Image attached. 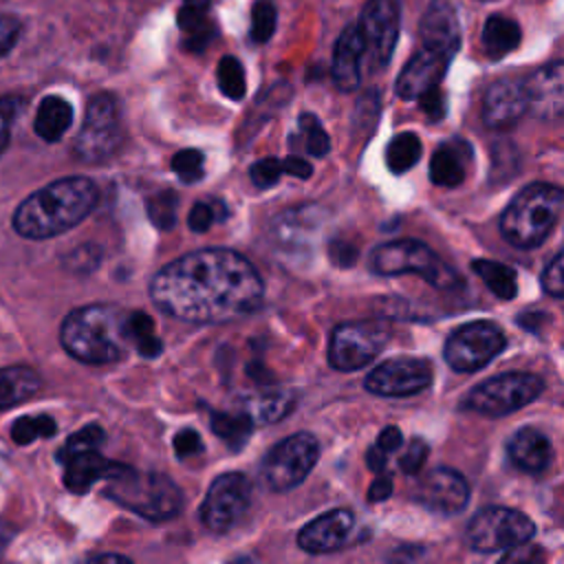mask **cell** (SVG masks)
Instances as JSON below:
<instances>
[{"label": "cell", "instance_id": "6da1fadb", "mask_svg": "<svg viewBox=\"0 0 564 564\" xmlns=\"http://www.w3.org/2000/svg\"><path fill=\"white\" fill-rule=\"evenodd\" d=\"M264 284L253 264L234 249L209 247L185 253L150 282L154 306L181 322L223 324L253 313Z\"/></svg>", "mask_w": 564, "mask_h": 564}, {"label": "cell", "instance_id": "7a4b0ae2", "mask_svg": "<svg viewBox=\"0 0 564 564\" xmlns=\"http://www.w3.org/2000/svg\"><path fill=\"white\" fill-rule=\"evenodd\" d=\"M97 198V185L88 176L57 178L20 203L13 214V229L29 240L59 236L79 225Z\"/></svg>", "mask_w": 564, "mask_h": 564}, {"label": "cell", "instance_id": "3957f363", "mask_svg": "<svg viewBox=\"0 0 564 564\" xmlns=\"http://www.w3.org/2000/svg\"><path fill=\"white\" fill-rule=\"evenodd\" d=\"M128 313L130 311L117 304L79 306L62 322L59 341L64 350L82 364H115L132 348Z\"/></svg>", "mask_w": 564, "mask_h": 564}, {"label": "cell", "instance_id": "277c9868", "mask_svg": "<svg viewBox=\"0 0 564 564\" xmlns=\"http://www.w3.org/2000/svg\"><path fill=\"white\" fill-rule=\"evenodd\" d=\"M564 209V189L551 183H531L507 205L500 234L518 249H535L551 234Z\"/></svg>", "mask_w": 564, "mask_h": 564}, {"label": "cell", "instance_id": "5b68a950", "mask_svg": "<svg viewBox=\"0 0 564 564\" xmlns=\"http://www.w3.org/2000/svg\"><path fill=\"white\" fill-rule=\"evenodd\" d=\"M106 496L152 522L170 520L183 507V494L172 478L159 471H137L128 465L110 478Z\"/></svg>", "mask_w": 564, "mask_h": 564}, {"label": "cell", "instance_id": "8992f818", "mask_svg": "<svg viewBox=\"0 0 564 564\" xmlns=\"http://www.w3.org/2000/svg\"><path fill=\"white\" fill-rule=\"evenodd\" d=\"M370 269L377 275L416 273L436 289H449L458 282L456 273L427 245L410 238L379 245L370 253Z\"/></svg>", "mask_w": 564, "mask_h": 564}, {"label": "cell", "instance_id": "52a82bcc", "mask_svg": "<svg viewBox=\"0 0 564 564\" xmlns=\"http://www.w3.org/2000/svg\"><path fill=\"white\" fill-rule=\"evenodd\" d=\"M319 458V443L308 432H297L273 445L262 465L260 480L269 491L282 494L297 487L315 467Z\"/></svg>", "mask_w": 564, "mask_h": 564}, {"label": "cell", "instance_id": "ba28073f", "mask_svg": "<svg viewBox=\"0 0 564 564\" xmlns=\"http://www.w3.org/2000/svg\"><path fill=\"white\" fill-rule=\"evenodd\" d=\"M544 390V381L531 372H502L496 375L465 397V408L485 416H505L538 399Z\"/></svg>", "mask_w": 564, "mask_h": 564}, {"label": "cell", "instance_id": "9c48e42d", "mask_svg": "<svg viewBox=\"0 0 564 564\" xmlns=\"http://www.w3.org/2000/svg\"><path fill=\"white\" fill-rule=\"evenodd\" d=\"M533 533L535 524L522 511L509 507H487L471 518L465 531V542L478 553L511 551L527 544Z\"/></svg>", "mask_w": 564, "mask_h": 564}, {"label": "cell", "instance_id": "30bf717a", "mask_svg": "<svg viewBox=\"0 0 564 564\" xmlns=\"http://www.w3.org/2000/svg\"><path fill=\"white\" fill-rule=\"evenodd\" d=\"M121 137L119 104L112 95L99 93L86 106L84 123L73 150L82 161H104L119 148Z\"/></svg>", "mask_w": 564, "mask_h": 564}, {"label": "cell", "instance_id": "8fae6325", "mask_svg": "<svg viewBox=\"0 0 564 564\" xmlns=\"http://www.w3.org/2000/svg\"><path fill=\"white\" fill-rule=\"evenodd\" d=\"M507 337L494 322L480 319L458 326L445 341V361L458 372H474L487 366L502 348Z\"/></svg>", "mask_w": 564, "mask_h": 564}, {"label": "cell", "instance_id": "7c38bea8", "mask_svg": "<svg viewBox=\"0 0 564 564\" xmlns=\"http://www.w3.org/2000/svg\"><path fill=\"white\" fill-rule=\"evenodd\" d=\"M386 341L388 330L379 322H344L330 335L328 361L341 372L359 370L381 352Z\"/></svg>", "mask_w": 564, "mask_h": 564}, {"label": "cell", "instance_id": "4fadbf2b", "mask_svg": "<svg viewBox=\"0 0 564 564\" xmlns=\"http://www.w3.org/2000/svg\"><path fill=\"white\" fill-rule=\"evenodd\" d=\"M251 480L240 471L220 474L200 505V520L212 533H227L249 509Z\"/></svg>", "mask_w": 564, "mask_h": 564}, {"label": "cell", "instance_id": "5bb4252c", "mask_svg": "<svg viewBox=\"0 0 564 564\" xmlns=\"http://www.w3.org/2000/svg\"><path fill=\"white\" fill-rule=\"evenodd\" d=\"M357 26L364 37L370 68H383L390 62L399 37V4L394 0H368Z\"/></svg>", "mask_w": 564, "mask_h": 564}, {"label": "cell", "instance_id": "9a60e30c", "mask_svg": "<svg viewBox=\"0 0 564 564\" xmlns=\"http://www.w3.org/2000/svg\"><path fill=\"white\" fill-rule=\"evenodd\" d=\"M364 383L379 397H410L432 383V366L419 357H392L370 370Z\"/></svg>", "mask_w": 564, "mask_h": 564}, {"label": "cell", "instance_id": "2e32d148", "mask_svg": "<svg viewBox=\"0 0 564 564\" xmlns=\"http://www.w3.org/2000/svg\"><path fill=\"white\" fill-rule=\"evenodd\" d=\"M414 500L434 513L454 516L465 509L469 500V487L458 471L449 467H436L425 478H421L414 489Z\"/></svg>", "mask_w": 564, "mask_h": 564}, {"label": "cell", "instance_id": "e0dca14e", "mask_svg": "<svg viewBox=\"0 0 564 564\" xmlns=\"http://www.w3.org/2000/svg\"><path fill=\"white\" fill-rule=\"evenodd\" d=\"M527 110L538 119L564 117V59L538 68L524 79Z\"/></svg>", "mask_w": 564, "mask_h": 564}, {"label": "cell", "instance_id": "ac0fdd59", "mask_svg": "<svg viewBox=\"0 0 564 564\" xmlns=\"http://www.w3.org/2000/svg\"><path fill=\"white\" fill-rule=\"evenodd\" d=\"M449 59H452L449 55H445L436 48L423 46L403 66V70L397 79V95L401 99H421L430 90L438 88V82L443 79Z\"/></svg>", "mask_w": 564, "mask_h": 564}, {"label": "cell", "instance_id": "d6986e66", "mask_svg": "<svg viewBox=\"0 0 564 564\" xmlns=\"http://www.w3.org/2000/svg\"><path fill=\"white\" fill-rule=\"evenodd\" d=\"M352 527L355 516L348 509H333L304 524L297 533V544L306 553H330L348 542Z\"/></svg>", "mask_w": 564, "mask_h": 564}, {"label": "cell", "instance_id": "ffe728a7", "mask_svg": "<svg viewBox=\"0 0 564 564\" xmlns=\"http://www.w3.org/2000/svg\"><path fill=\"white\" fill-rule=\"evenodd\" d=\"M527 112L524 82L498 79L491 84L482 99V121L494 130H507L518 123Z\"/></svg>", "mask_w": 564, "mask_h": 564}, {"label": "cell", "instance_id": "44dd1931", "mask_svg": "<svg viewBox=\"0 0 564 564\" xmlns=\"http://www.w3.org/2000/svg\"><path fill=\"white\" fill-rule=\"evenodd\" d=\"M366 59V46L364 37L357 24H348L333 48V66L330 75L339 90L350 93L361 82V62Z\"/></svg>", "mask_w": 564, "mask_h": 564}, {"label": "cell", "instance_id": "7402d4cb", "mask_svg": "<svg viewBox=\"0 0 564 564\" xmlns=\"http://www.w3.org/2000/svg\"><path fill=\"white\" fill-rule=\"evenodd\" d=\"M423 46L436 48L449 57L460 46V26L454 7L447 0H432L421 18Z\"/></svg>", "mask_w": 564, "mask_h": 564}, {"label": "cell", "instance_id": "603a6c76", "mask_svg": "<svg viewBox=\"0 0 564 564\" xmlns=\"http://www.w3.org/2000/svg\"><path fill=\"white\" fill-rule=\"evenodd\" d=\"M64 463V485L73 494H86L97 480L112 478L123 469V463H110L97 449H84L68 456Z\"/></svg>", "mask_w": 564, "mask_h": 564}, {"label": "cell", "instance_id": "cb8c5ba5", "mask_svg": "<svg viewBox=\"0 0 564 564\" xmlns=\"http://www.w3.org/2000/svg\"><path fill=\"white\" fill-rule=\"evenodd\" d=\"M474 159V150L465 139H447L443 141L430 161V178L441 187H456L465 181L469 165Z\"/></svg>", "mask_w": 564, "mask_h": 564}, {"label": "cell", "instance_id": "d4e9b609", "mask_svg": "<svg viewBox=\"0 0 564 564\" xmlns=\"http://www.w3.org/2000/svg\"><path fill=\"white\" fill-rule=\"evenodd\" d=\"M295 403V394L284 388H264L236 399L234 410L245 412L253 425H269L284 419Z\"/></svg>", "mask_w": 564, "mask_h": 564}, {"label": "cell", "instance_id": "484cf974", "mask_svg": "<svg viewBox=\"0 0 564 564\" xmlns=\"http://www.w3.org/2000/svg\"><path fill=\"white\" fill-rule=\"evenodd\" d=\"M509 458L518 469L527 474H540L551 465V441L535 427H520L509 438Z\"/></svg>", "mask_w": 564, "mask_h": 564}, {"label": "cell", "instance_id": "4316f807", "mask_svg": "<svg viewBox=\"0 0 564 564\" xmlns=\"http://www.w3.org/2000/svg\"><path fill=\"white\" fill-rule=\"evenodd\" d=\"M176 22L183 33V46L187 51H203L216 37L212 0H183Z\"/></svg>", "mask_w": 564, "mask_h": 564}, {"label": "cell", "instance_id": "83f0119b", "mask_svg": "<svg viewBox=\"0 0 564 564\" xmlns=\"http://www.w3.org/2000/svg\"><path fill=\"white\" fill-rule=\"evenodd\" d=\"M70 123H73V106L59 95H48L37 106L33 130L42 141L55 143L66 134Z\"/></svg>", "mask_w": 564, "mask_h": 564}, {"label": "cell", "instance_id": "f1b7e54d", "mask_svg": "<svg viewBox=\"0 0 564 564\" xmlns=\"http://www.w3.org/2000/svg\"><path fill=\"white\" fill-rule=\"evenodd\" d=\"M42 379L33 368L11 366L0 370V410L22 403L40 392Z\"/></svg>", "mask_w": 564, "mask_h": 564}, {"label": "cell", "instance_id": "f546056e", "mask_svg": "<svg viewBox=\"0 0 564 564\" xmlns=\"http://www.w3.org/2000/svg\"><path fill=\"white\" fill-rule=\"evenodd\" d=\"M520 44V26L505 15H491L482 29V46L489 57L500 59Z\"/></svg>", "mask_w": 564, "mask_h": 564}, {"label": "cell", "instance_id": "4dcf8cb0", "mask_svg": "<svg viewBox=\"0 0 564 564\" xmlns=\"http://www.w3.org/2000/svg\"><path fill=\"white\" fill-rule=\"evenodd\" d=\"M253 421L240 412V410H231V412H212V430L216 436H220L234 452L245 447V443L249 441L251 432H253Z\"/></svg>", "mask_w": 564, "mask_h": 564}, {"label": "cell", "instance_id": "1f68e13d", "mask_svg": "<svg viewBox=\"0 0 564 564\" xmlns=\"http://www.w3.org/2000/svg\"><path fill=\"white\" fill-rule=\"evenodd\" d=\"M471 269L476 275L482 278L487 289L498 295L500 300H511L518 293V282H516V271L502 262L496 260H474Z\"/></svg>", "mask_w": 564, "mask_h": 564}, {"label": "cell", "instance_id": "d6a6232c", "mask_svg": "<svg viewBox=\"0 0 564 564\" xmlns=\"http://www.w3.org/2000/svg\"><path fill=\"white\" fill-rule=\"evenodd\" d=\"M421 141L414 132H401L392 137L386 148V165L392 174H403L421 159Z\"/></svg>", "mask_w": 564, "mask_h": 564}, {"label": "cell", "instance_id": "836d02e7", "mask_svg": "<svg viewBox=\"0 0 564 564\" xmlns=\"http://www.w3.org/2000/svg\"><path fill=\"white\" fill-rule=\"evenodd\" d=\"M128 330H130V341L132 348L141 357H159L163 350L161 339L154 333V322L150 319L148 313L143 311H130L128 313Z\"/></svg>", "mask_w": 564, "mask_h": 564}, {"label": "cell", "instance_id": "e575fe53", "mask_svg": "<svg viewBox=\"0 0 564 564\" xmlns=\"http://www.w3.org/2000/svg\"><path fill=\"white\" fill-rule=\"evenodd\" d=\"M216 79H218L220 93L227 99L240 101L245 97V93H247V75H245V68H242L238 57H234V55L220 57V62L216 66Z\"/></svg>", "mask_w": 564, "mask_h": 564}, {"label": "cell", "instance_id": "d590c367", "mask_svg": "<svg viewBox=\"0 0 564 564\" xmlns=\"http://www.w3.org/2000/svg\"><path fill=\"white\" fill-rule=\"evenodd\" d=\"M176 209H178V196L172 189H163L145 198L148 218L161 231H167L176 225Z\"/></svg>", "mask_w": 564, "mask_h": 564}, {"label": "cell", "instance_id": "8d00e7d4", "mask_svg": "<svg viewBox=\"0 0 564 564\" xmlns=\"http://www.w3.org/2000/svg\"><path fill=\"white\" fill-rule=\"evenodd\" d=\"M57 432V425L53 421V416L48 414H37V416H20L13 421L11 425V438L18 445H29L35 438H48Z\"/></svg>", "mask_w": 564, "mask_h": 564}, {"label": "cell", "instance_id": "74e56055", "mask_svg": "<svg viewBox=\"0 0 564 564\" xmlns=\"http://www.w3.org/2000/svg\"><path fill=\"white\" fill-rule=\"evenodd\" d=\"M275 22H278L275 4L271 0H258L251 7V29H249L251 40L258 44H264L273 35Z\"/></svg>", "mask_w": 564, "mask_h": 564}, {"label": "cell", "instance_id": "f35d334b", "mask_svg": "<svg viewBox=\"0 0 564 564\" xmlns=\"http://www.w3.org/2000/svg\"><path fill=\"white\" fill-rule=\"evenodd\" d=\"M104 438H106L104 430L97 423H88L86 427H82L79 432H75L66 438V443L57 452V460L62 463L68 456H73L77 452H84V449H97L104 443Z\"/></svg>", "mask_w": 564, "mask_h": 564}, {"label": "cell", "instance_id": "ab89813d", "mask_svg": "<svg viewBox=\"0 0 564 564\" xmlns=\"http://www.w3.org/2000/svg\"><path fill=\"white\" fill-rule=\"evenodd\" d=\"M300 132L304 139V148L308 154L313 156H324L330 150V139L326 134V130L322 128L319 119L311 112L300 115Z\"/></svg>", "mask_w": 564, "mask_h": 564}, {"label": "cell", "instance_id": "60d3db41", "mask_svg": "<svg viewBox=\"0 0 564 564\" xmlns=\"http://www.w3.org/2000/svg\"><path fill=\"white\" fill-rule=\"evenodd\" d=\"M170 167L183 183H196L205 174V156L194 148H185L172 156Z\"/></svg>", "mask_w": 564, "mask_h": 564}, {"label": "cell", "instance_id": "b9f144b4", "mask_svg": "<svg viewBox=\"0 0 564 564\" xmlns=\"http://www.w3.org/2000/svg\"><path fill=\"white\" fill-rule=\"evenodd\" d=\"M249 174H251V181H253L256 187L267 189V187L275 185L282 174H286L284 172V161L275 159V156H264V159H260L258 163L251 165Z\"/></svg>", "mask_w": 564, "mask_h": 564}, {"label": "cell", "instance_id": "7bdbcfd3", "mask_svg": "<svg viewBox=\"0 0 564 564\" xmlns=\"http://www.w3.org/2000/svg\"><path fill=\"white\" fill-rule=\"evenodd\" d=\"M101 249L97 245H82L64 256V267L73 273H88L99 267Z\"/></svg>", "mask_w": 564, "mask_h": 564}, {"label": "cell", "instance_id": "ee69618b", "mask_svg": "<svg viewBox=\"0 0 564 564\" xmlns=\"http://www.w3.org/2000/svg\"><path fill=\"white\" fill-rule=\"evenodd\" d=\"M542 286L553 297H564V251H560L542 273Z\"/></svg>", "mask_w": 564, "mask_h": 564}, {"label": "cell", "instance_id": "f6af8a7d", "mask_svg": "<svg viewBox=\"0 0 564 564\" xmlns=\"http://www.w3.org/2000/svg\"><path fill=\"white\" fill-rule=\"evenodd\" d=\"M22 101L18 97H0V154L7 150L11 139V121L20 112Z\"/></svg>", "mask_w": 564, "mask_h": 564}, {"label": "cell", "instance_id": "bcb514c9", "mask_svg": "<svg viewBox=\"0 0 564 564\" xmlns=\"http://www.w3.org/2000/svg\"><path fill=\"white\" fill-rule=\"evenodd\" d=\"M427 454H430V447H427V443L423 441V438H412L410 441V445H408V449H405V454L401 456V469L405 471V474H410V476H414V474H419L421 471V467H423V463H425V458H427Z\"/></svg>", "mask_w": 564, "mask_h": 564}, {"label": "cell", "instance_id": "7dc6e473", "mask_svg": "<svg viewBox=\"0 0 564 564\" xmlns=\"http://www.w3.org/2000/svg\"><path fill=\"white\" fill-rule=\"evenodd\" d=\"M203 449V441L198 436L196 430L192 427H185L181 430L176 436H174V452L178 458H187V456H194Z\"/></svg>", "mask_w": 564, "mask_h": 564}, {"label": "cell", "instance_id": "c3c4849f", "mask_svg": "<svg viewBox=\"0 0 564 564\" xmlns=\"http://www.w3.org/2000/svg\"><path fill=\"white\" fill-rule=\"evenodd\" d=\"M18 35H20V20L9 13H0V57L13 48Z\"/></svg>", "mask_w": 564, "mask_h": 564}, {"label": "cell", "instance_id": "681fc988", "mask_svg": "<svg viewBox=\"0 0 564 564\" xmlns=\"http://www.w3.org/2000/svg\"><path fill=\"white\" fill-rule=\"evenodd\" d=\"M212 223H214V212H212V207L205 205V203H196V205L192 207L189 216H187L189 229L196 231V234H200V231H207V229L212 227Z\"/></svg>", "mask_w": 564, "mask_h": 564}, {"label": "cell", "instance_id": "f907efd6", "mask_svg": "<svg viewBox=\"0 0 564 564\" xmlns=\"http://www.w3.org/2000/svg\"><path fill=\"white\" fill-rule=\"evenodd\" d=\"M421 108L425 110V115H427L432 121L443 119V115H445V97H443V93H441L438 88H434V90H430L427 95H423V97H421Z\"/></svg>", "mask_w": 564, "mask_h": 564}, {"label": "cell", "instance_id": "816d5d0a", "mask_svg": "<svg viewBox=\"0 0 564 564\" xmlns=\"http://www.w3.org/2000/svg\"><path fill=\"white\" fill-rule=\"evenodd\" d=\"M330 260L339 267H350L357 260V247L337 240L330 245Z\"/></svg>", "mask_w": 564, "mask_h": 564}, {"label": "cell", "instance_id": "f5cc1de1", "mask_svg": "<svg viewBox=\"0 0 564 564\" xmlns=\"http://www.w3.org/2000/svg\"><path fill=\"white\" fill-rule=\"evenodd\" d=\"M403 436H401V430L394 427V425H388L381 430V434L377 436V445L383 449V452H394L399 445H401Z\"/></svg>", "mask_w": 564, "mask_h": 564}, {"label": "cell", "instance_id": "db71d44e", "mask_svg": "<svg viewBox=\"0 0 564 564\" xmlns=\"http://www.w3.org/2000/svg\"><path fill=\"white\" fill-rule=\"evenodd\" d=\"M392 494V478L390 476H377L375 482L368 489V500L370 502H381L386 498H390Z\"/></svg>", "mask_w": 564, "mask_h": 564}, {"label": "cell", "instance_id": "11a10c76", "mask_svg": "<svg viewBox=\"0 0 564 564\" xmlns=\"http://www.w3.org/2000/svg\"><path fill=\"white\" fill-rule=\"evenodd\" d=\"M284 161V172L286 174H291V176H297V178H308L311 174H313V167H311V163L308 161H304V159H300V156H286V159H282Z\"/></svg>", "mask_w": 564, "mask_h": 564}, {"label": "cell", "instance_id": "9f6ffc18", "mask_svg": "<svg viewBox=\"0 0 564 564\" xmlns=\"http://www.w3.org/2000/svg\"><path fill=\"white\" fill-rule=\"evenodd\" d=\"M366 463H368V467H370L375 474H381L383 467H386V463H388V452H383L379 445H375V447L368 449Z\"/></svg>", "mask_w": 564, "mask_h": 564}, {"label": "cell", "instance_id": "6f0895ef", "mask_svg": "<svg viewBox=\"0 0 564 564\" xmlns=\"http://www.w3.org/2000/svg\"><path fill=\"white\" fill-rule=\"evenodd\" d=\"M90 560H93V562H123V564H128V562H130L128 557H123V555H117V553H106V555H93Z\"/></svg>", "mask_w": 564, "mask_h": 564}]
</instances>
